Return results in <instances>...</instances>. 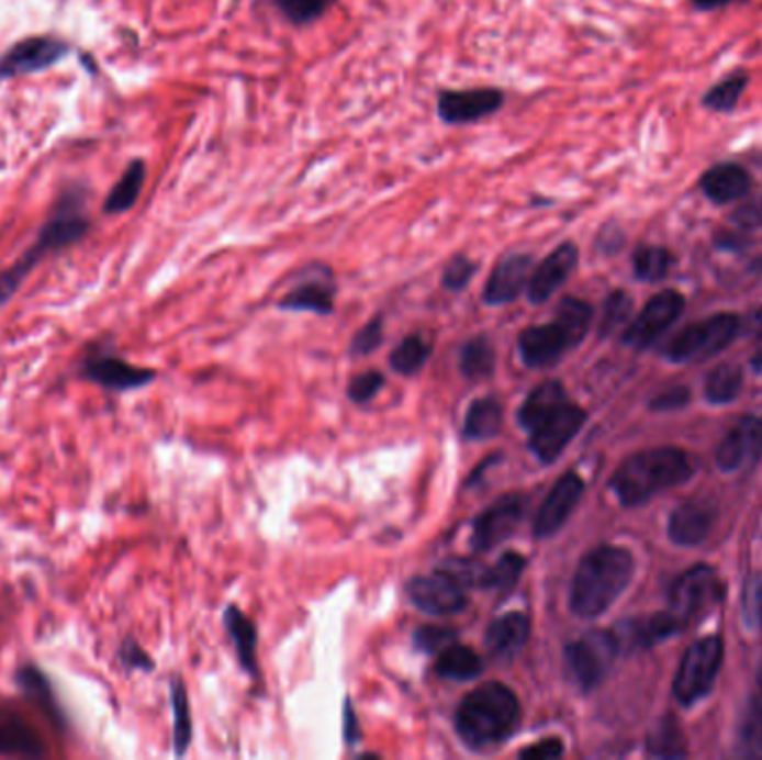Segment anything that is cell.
<instances>
[{
	"mask_svg": "<svg viewBox=\"0 0 762 760\" xmlns=\"http://www.w3.org/2000/svg\"><path fill=\"white\" fill-rule=\"evenodd\" d=\"M86 375L92 382L110 391H132L141 389L155 379V372L147 368H136L119 357H97L86 364Z\"/></svg>",
	"mask_w": 762,
	"mask_h": 760,
	"instance_id": "cell-22",
	"label": "cell"
},
{
	"mask_svg": "<svg viewBox=\"0 0 762 760\" xmlns=\"http://www.w3.org/2000/svg\"><path fill=\"white\" fill-rule=\"evenodd\" d=\"M524 567H526V560L519 554H504L491 569H484L482 586L497 589L502 593L511 591L515 582L519 580Z\"/></svg>",
	"mask_w": 762,
	"mask_h": 760,
	"instance_id": "cell-35",
	"label": "cell"
},
{
	"mask_svg": "<svg viewBox=\"0 0 762 760\" xmlns=\"http://www.w3.org/2000/svg\"><path fill=\"white\" fill-rule=\"evenodd\" d=\"M620 653L614 632H591L564 649L567 673L582 692L595 690Z\"/></svg>",
	"mask_w": 762,
	"mask_h": 760,
	"instance_id": "cell-7",
	"label": "cell"
},
{
	"mask_svg": "<svg viewBox=\"0 0 762 760\" xmlns=\"http://www.w3.org/2000/svg\"><path fill=\"white\" fill-rule=\"evenodd\" d=\"M524 513V500L522 495H504L495 500L473 524L471 547L478 554L491 551L500 543L513 536L519 519Z\"/></svg>",
	"mask_w": 762,
	"mask_h": 760,
	"instance_id": "cell-13",
	"label": "cell"
},
{
	"mask_svg": "<svg viewBox=\"0 0 762 760\" xmlns=\"http://www.w3.org/2000/svg\"><path fill=\"white\" fill-rule=\"evenodd\" d=\"M457 638V632L450 627H437V625H426L415 632V645L426 651V653H439L448 645H452Z\"/></svg>",
	"mask_w": 762,
	"mask_h": 760,
	"instance_id": "cell-46",
	"label": "cell"
},
{
	"mask_svg": "<svg viewBox=\"0 0 762 760\" xmlns=\"http://www.w3.org/2000/svg\"><path fill=\"white\" fill-rule=\"evenodd\" d=\"M720 597H722V582L718 573L707 565H698L690 571H684L671 584L669 612L684 625L698 618L703 612H707L709 606L716 604Z\"/></svg>",
	"mask_w": 762,
	"mask_h": 760,
	"instance_id": "cell-8",
	"label": "cell"
},
{
	"mask_svg": "<svg viewBox=\"0 0 762 760\" xmlns=\"http://www.w3.org/2000/svg\"><path fill=\"white\" fill-rule=\"evenodd\" d=\"M528 636H530V618L526 614L513 612V614L495 618L489 625L484 645L493 658L511 660L526 647Z\"/></svg>",
	"mask_w": 762,
	"mask_h": 760,
	"instance_id": "cell-23",
	"label": "cell"
},
{
	"mask_svg": "<svg viewBox=\"0 0 762 760\" xmlns=\"http://www.w3.org/2000/svg\"><path fill=\"white\" fill-rule=\"evenodd\" d=\"M762 455V417H742L718 444L716 462L722 471L733 473L751 467Z\"/></svg>",
	"mask_w": 762,
	"mask_h": 760,
	"instance_id": "cell-14",
	"label": "cell"
},
{
	"mask_svg": "<svg viewBox=\"0 0 762 760\" xmlns=\"http://www.w3.org/2000/svg\"><path fill=\"white\" fill-rule=\"evenodd\" d=\"M714 517L716 511L709 502H684L669 517V538L680 547H696L709 538Z\"/></svg>",
	"mask_w": 762,
	"mask_h": 760,
	"instance_id": "cell-20",
	"label": "cell"
},
{
	"mask_svg": "<svg viewBox=\"0 0 762 760\" xmlns=\"http://www.w3.org/2000/svg\"><path fill=\"white\" fill-rule=\"evenodd\" d=\"M145 164L143 161H132L130 166H127V170L123 172V177L116 181V186L112 188V192L108 194V199H105V212L108 214H121V212H127L134 203H136V199H138V194H141V190H143V183H145Z\"/></svg>",
	"mask_w": 762,
	"mask_h": 760,
	"instance_id": "cell-30",
	"label": "cell"
},
{
	"mask_svg": "<svg viewBox=\"0 0 762 760\" xmlns=\"http://www.w3.org/2000/svg\"><path fill=\"white\" fill-rule=\"evenodd\" d=\"M504 411L502 404L493 398L475 400L467 413L464 435L469 439H489L502 431Z\"/></svg>",
	"mask_w": 762,
	"mask_h": 760,
	"instance_id": "cell-29",
	"label": "cell"
},
{
	"mask_svg": "<svg viewBox=\"0 0 762 760\" xmlns=\"http://www.w3.org/2000/svg\"><path fill=\"white\" fill-rule=\"evenodd\" d=\"M722 638L707 636L694 642L682 656L673 678V694L682 705H694L711 692L722 664Z\"/></svg>",
	"mask_w": 762,
	"mask_h": 760,
	"instance_id": "cell-5",
	"label": "cell"
},
{
	"mask_svg": "<svg viewBox=\"0 0 762 760\" xmlns=\"http://www.w3.org/2000/svg\"><path fill=\"white\" fill-rule=\"evenodd\" d=\"M740 320L731 313H720L709 320L696 322L684 328L680 335H675L669 346L664 348V355L671 361H705L714 355H718L722 348H727L738 335H740Z\"/></svg>",
	"mask_w": 762,
	"mask_h": 760,
	"instance_id": "cell-6",
	"label": "cell"
},
{
	"mask_svg": "<svg viewBox=\"0 0 762 760\" xmlns=\"http://www.w3.org/2000/svg\"><path fill=\"white\" fill-rule=\"evenodd\" d=\"M567 402V391L560 382H545L538 389H533L528 398L522 402L517 422L528 433L536 428L545 417H549L558 406Z\"/></svg>",
	"mask_w": 762,
	"mask_h": 760,
	"instance_id": "cell-25",
	"label": "cell"
},
{
	"mask_svg": "<svg viewBox=\"0 0 762 760\" xmlns=\"http://www.w3.org/2000/svg\"><path fill=\"white\" fill-rule=\"evenodd\" d=\"M733 3H744V0H692V5H694L696 10H703V12L729 8V5H733Z\"/></svg>",
	"mask_w": 762,
	"mask_h": 760,
	"instance_id": "cell-53",
	"label": "cell"
},
{
	"mask_svg": "<svg viewBox=\"0 0 762 760\" xmlns=\"http://www.w3.org/2000/svg\"><path fill=\"white\" fill-rule=\"evenodd\" d=\"M749 328H751V333H753L755 337H762V309H760V311H755V313L751 315V324H749Z\"/></svg>",
	"mask_w": 762,
	"mask_h": 760,
	"instance_id": "cell-54",
	"label": "cell"
},
{
	"mask_svg": "<svg viewBox=\"0 0 762 760\" xmlns=\"http://www.w3.org/2000/svg\"><path fill=\"white\" fill-rule=\"evenodd\" d=\"M649 751L653 756H684V740L680 736L677 723L662 720L649 736Z\"/></svg>",
	"mask_w": 762,
	"mask_h": 760,
	"instance_id": "cell-41",
	"label": "cell"
},
{
	"mask_svg": "<svg viewBox=\"0 0 762 760\" xmlns=\"http://www.w3.org/2000/svg\"><path fill=\"white\" fill-rule=\"evenodd\" d=\"M564 753V745L560 738H547L540 740L536 745H530L526 749L519 751L522 760H551V758H560Z\"/></svg>",
	"mask_w": 762,
	"mask_h": 760,
	"instance_id": "cell-49",
	"label": "cell"
},
{
	"mask_svg": "<svg viewBox=\"0 0 762 760\" xmlns=\"http://www.w3.org/2000/svg\"><path fill=\"white\" fill-rule=\"evenodd\" d=\"M381 339H384V322H381V317H374L372 322H368L352 339L350 344V350L352 355H370L379 344Z\"/></svg>",
	"mask_w": 762,
	"mask_h": 760,
	"instance_id": "cell-48",
	"label": "cell"
},
{
	"mask_svg": "<svg viewBox=\"0 0 762 760\" xmlns=\"http://www.w3.org/2000/svg\"><path fill=\"white\" fill-rule=\"evenodd\" d=\"M742 389V370L733 364H722L709 372L705 382V398L711 404H727L738 398Z\"/></svg>",
	"mask_w": 762,
	"mask_h": 760,
	"instance_id": "cell-33",
	"label": "cell"
},
{
	"mask_svg": "<svg viewBox=\"0 0 762 760\" xmlns=\"http://www.w3.org/2000/svg\"><path fill=\"white\" fill-rule=\"evenodd\" d=\"M684 311V297L675 290H662L647 301V306L625 333V344L631 348L651 346Z\"/></svg>",
	"mask_w": 762,
	"mask_h": 760,
	"instance_id": "cell-12",
	"label": "cell"
},
{
	"mask_svg": "<svg viewBox=\"0 0 762 760\" xmlns=\"http://www.w3.org/2000/svg\"><path fill=\"white\" fill-rule=\"evenodd\" d=\"M88 219L83 214V194L69 190L54 208V214L45 223L36 244L3 275H0V306L21 288L34 266L41 264L43 257L65 248L74 242H79L88 233Z\"/></svg>",
	"mask_w": 762,
	"mask_h": 760,
	"instance_id": "cell-4",
	"label": "cell"
},
{
	"mask_svg": "<svg viewBox=\"0 0 762 760\" xmlns=\"http://www.w3.org/2000/svg\"><path fill=\"white\" fill-rule=\"evenodd\" d=\"M381 387H384V377L374 370H368V372H361L352 379L350 387H348V395L352 402L363 404V402L372 400L381 391Z\"/></svg>",
	"mask_w": 762,
	"mask_h": 760,
	"instance_id": "cell-47",
	"label": "cell"
},
{
	"mask_svg": "<svg viewBox=\"0 0 762 760\" xmlns=\"http://www.w3.org/2000/svg\"><path fill=\"white\" fill-rule=\"evenodd\" d=\"M19 682H21L23 692H25L32 701H36V703L41 705V709H45L49 716L56 714L54 698H52V690H49V685H47L45 675H43L38 669L25 667V669L21 671V675H19Z\"/></svg>",
	"mask_w": 762,
	"mask_h": 760,
	"instance_id": "cell-43",
	"label": "cell"
},
{
	"mask_svg": "<svg viewBox=\"0 0 762 760\" xmlns=\"http://www.w3.org/2000/svg\"><path fill=\"white\" fill-rule=\"evenodd\" d=\"M694 473L690 455L680 448H649L627 458L612 478L620 504L638 506L653 495L680 487Z\"/></svg>",
	"mask_w": 762,
	"mask_h": 760,
	"instance_id": "cell-2",
	"label": "cell"
},
{
	"mask_svg": "<svg viewBox=\"0 0 762 760\" xmlns=\"http://www.w3.org/2000/svg\"><path fill=\"white\" fill-rule=\"evenodd\" d=\"M591 320H593V309L589 306L586 301L575 299V297H567V299L560 301L556 322H558V324L562 326V331L567 333L571 346L582 344V339H584L586 333H589Z\"/></svg>",
	"mask_w": 762,
	"mask_h": 760,
	"instance_id": "cell-31",
	"label": "cell"
},
{
	"mask_svg": "<svg viewBox=\"0 0 762 760\" xmlns=\"http://www.w3.org/2000/svg\"><path fill=\"white\" fill-rule=\"evenodd\" d=\"M636 571L634 556L623 547L602 545L589 551L571 584V612L578 618H597L629 586Z\"/></svg>",
	"mask_w": 762,
	"mask_h": 760,
	"instance_id": "cell-1",
	"label": "cell"
},
{
	"mask_svg": "<svg viewBox=\"0 0 762 760\" xmlns=\"http://www.w3.org/2000/svg\"><path fill=\"white\" fill-rule=\"evenodd\" d=\"M411 602L428 616H455L467 610L464 586L444 571L419 575L408 582Z\"/></svg>",
	"mask_w": 762,
	"mask_h": 760,
	"instance_id": "cell-11",
	"label": "cell"
},
{
	"mask_svg": "<svg viewBox=\"0 0 762 760\" xmlns=\"http://www.w3.org/2000/svg\"><path fill=\"white\" fill-rule=\"evenodd\" d=\"M428 355H430V344L424 342L419 335H411L393 350L391 366L393 370L402 375H413L428 361Z\"/></svg>",
	"mask_w": 762,
	"mask_h": 760,
	"instance_id": "cell-37",
	"label": "cell"
},
{
	"mask_svg": "<svg viewBox=\"0 0 762 760\" xmlns=\"http://www.w3.org/2000/svg\"><path fill=\"white\" fill-rule=\"evenodd\" d=\"M680 627H682V623L671 612H666V614H653V616H647V618L629 621V623L620 625L614 632V636L618 640L620 651L623 649L636 651V649H649V647L666 640Z\"/></svg>",
	"mask_w": 762,
	"mask_h": 760,
	"instance_id": "cell-21",
	"label": "cell"
},
{
	"mask_svg": "<svg viewBox=\"0 0 762 760\" xmlns=\"http://www.w3.org/2000/svg\"><path fill=\"white\" fill-rule=\"evenodd\" d=\"M747 83H749V79H747L744 74H731V76H727V79H722L718 86H714V88L707 92L705 105H707L709 110H714V112H731V110L738 105V101H740V97H742Z\"/></svg>",
	"mask_w": 762,
	"mask_h": 760,
	"instance_id": "cell-39",
	"label": "cell"
},
{
	"mask_svg": "<svg viewBox=\"0 0 762 760\" xmlns=\"http://www.w3.org/2000/svg\"><path fill=\"white\" fill-rule=\"evenodd\" d=\"M333 286L322 283V281H311L303 283L294 290H290L279 306L283 311H306V313H317V315H330L333 313Z\"/></svg>",
	"mask_w": 762,
	"mask_h": 760,
	"instance_id": "cell-28",
	"label": "cell"
},
{
	"mask_svg": "<svg viewBox=\"0 0 762 760\" xmlns=\"http://www.w3.org/2000/svg\"><path fill=\"white\" fill-rule=\"evenodd\" d=\"M753 368H755L758 372H762V350L753 357Z\"/></svg>",
	"mask_w": 762,
	"mask_h": 760,
	"instance_id": "cell-55",
	"label": "cell"
},
{
	"mask_svg": "<svg viewBox=\"0 0 762 760\" xmlns=\"http://www.w3.org/2000/svg\"><path fill=\"white\" fill-rule=\"evenodd\" d=\"M631 311H634V301H631V297H629L627 292H623V290L614 292L612 297L606 299V303H604V315H602L599 333H602V335H612V333H616V331L629 320Z\"/></svg>",
	"mask_w": 762,
	"mask_h": 760,
	"instance_id": "cell-42",
	"label": "cell"
},
{
	"mask_svg": "<svg viewBox=\"0 0 762 760\" xmlns=\"http://www.w3.org/2000/svg\"><path fill=\"white\" fill-rule=\"evenodd\" d=\"M736 223H740L742 227H758L762 225V201H747L736 214H733Z\"/></svg>",
	"mask_w": 762,
	"mask_h": 760,
	"instance_id": "cell-51",
	"label": "cell"
},
{
	"mask_svg": "<svg viewBox=\"0 0 762 760\" xmlns=\"http://www.w3.org/2000/svg\"><path fill=\"white\" fill-rule=\"evenodd\" d=\"M519 716V701L513 690L502 682H486L462 701L455 727L469 747L489 749L513 736Z\"/></svg>",
	"mask_w": 762,
	"mask_h": 760,
	"instance_id": "cell-3",
	"label": "cell"
},
{
	"mask_svg": "<svg viewBox=\"0 0 762 760\" xmlns=\"http://www.w3.org/2000/svg\"><path fill=\"white\" fill-rule=\"evenodd\" d=\"M740 745L751 756H762V707L751 703L740 723Z\"/></svg>",
	"mask_w": 762,
	"mask_h": 760,
	"instance_id": "cell-44",
	"label": "cell"
},
{
	"mask_svg": "<svg viewBox=\"0 0 762 760\" xmlns=\"http://www.w3.org/2000/svg\"><path fill=\"white\" fill-rule=\"evenodd\" d=\"M533 268H536L533 257L524 253L500 259L484 286V301L489 306H504V303L515 301L526 290Z\"/></svg>",
	"mask_w": 762,
	"mask_h": 760,
	"instance_id": "cell-18",
	"label": "cell"
},
{
	"mask_svg": "<svg viewBox=\"0 0 762 760\" xmlns=\"http://www.w3.org/2000/svg\"><path fill=\"white\" fill-rule=\"evenodd\" d=\"M582 493H584V480L573 471L564 473L553 484V489L549 491L547 500L542 502V506L536 515V524H533V528H536V536L538 538L556 536L558 530L567 524V519L571 517L575 506L580 504Z\"/></svg>",
	"mask_w": 762,
	"mask_h": 760,
	"instance_id": "cell-16",
	"label": "cell"
},
{
	"mask_svg": "<svg viewBox=\"0 0 762 760\" xmlns=\"http://www.w3.org/2000/svg\"><path fill=\"white\" fill-rule=\"evenodd\" d=\"M482 669H484L482 658L471 647L457 645V642L441 649L437 656V662H435L437 675H441L446 680H457V682L478 678L482 673Z\"/></svg>",
	"mask_w": 762,
	"mask_h": 760,
	"instance_id": "cell-26",
	"label": "cell"
},
{
	"mask_svg": "<svg viewBox=\"0 0 762 760\" xmlns=\"http://www.w3.org/2000/svg\"><path fill=\"white\" fill-rule=\"evenodd\" d=\"M0 753L38 756L43 753V747L27 727L19 723H0Z\"/></svg>",
	"mask_w": 762,
	"mask_h": 760,
	"instance_id": "cell-40",
	"label": "cell"
},
{
	"mask_svg": "<svg viewBox=\"0 0 762 760\" xmlns=\"http://www.w3.org/2000/svg\"><path fill=\"white\" fill-rule=\"evenodd\" d=\"M337 0H272L274 10L294 27H306L333 10Z\"/></svg>",
	"mask_w": 762,
	"mask_h": 760,
	"instance_id": "cell-32",
	"label": "cell"
},
{
	"mask_svg": "<svg viewBox=\"0 0 762 760\" xmlns=\"http://www.w3.org/2000/svg\"><path fill=\"white\" fill-rule=\"evenodd\" d=\"M225 629L235 642L242 667L250 673H257V632L239 606H227L225 610Z\"/></svg>",
	"mask_w": 762,
	"mask_h": 760,
	"instance_id": "cell-27",
	"label": "cell"
},
{
	"mask_svg": "<svg viewBox=\"0 0 762 760\" xmlns=\"http://www.w3.org/2000/svg\"><path fill=\"white\" fill-rule=\"evenodd\" d=\"M580 261V250L575 244H560L549 257H545L530 272L526 297L530 303L549 301L558 288L573 275Z\"/></svg>",
	"mask_w": 762,
	"mask_h": 760,
	"instance_id": "cell-17",
	"label": "cell"
},
{
	"mask_svg": "<svg viewBox=\"0 0 762 760\" xmlns=\"http://www.w3.org/2000/svg\"><path fill=\"white\" fill-rule=\"evenodd\" d=\"M121 660L132 667V669H152L155 667V662L149 660V656L134 642V640H127L123 647H121Z\"/></svg>",
	"mask_w": 762,
	"mask_h": 760,
	"instance_id": "cell-50",
	"label": "cell"
},
{
	"mask_svg": "<svg viewBox=\"0 0 762 760\" xmlns=\"http://www.w3.org/2000/svg\"><path fill=\"white\" fill-rule=\"evenodd\" d=\"M67 43L52 36H32L10 47L0 58V79H12L32 71H41L58 63L67 54Z\"/></svg>",
	"mask_w": 762,
	"mask_h": 760,
	"instance_id": "cell-15",
	"label": "cell"
},
{
	"mask_svg": "<svg viewBox=\"0 0 762 760\" xmlns=\"http://www.w3.org/2000/svg\"><path fill=\"white\" fill-rule=\"evenodd\" d=\"M172 712H175V751L181 756L186 753L190 740H192V716H190V701L183 682H172Z\"/></svg>",
	"mask_w": 762,
	"mask_h": 760,
	"instance_id": "cell-36",
	"label": "cell"
},
{
	"mask_svg": "<svg viewBox=\"0 0 762 760\" xmlns=\"http://www.w3.org/2000/svg\"><path fill=\"white\" fill-rule=\"evenodd\" d=\"M344 720H346V727H344V736H346V742H355L359 738V727H357V718H355V712H352V705L350 701H346V709H344Z\"/></svg>",
	"mask_w": 762,
	"mask_h": 760,
	"instance_id": "cell-52",
	"label": "cell"
},
{
	"mask_svg": "<svg viewBox=\"0 0 762 760\" xmlns=\"http://www.w3.org/2000/svg\"><path fill=\"white\" fill-rule=\"evenodd\" d=\"M519 355L528 368H547L556 364L571 346L562 326L553 320L545 326H530L519 335Z\"/></svg>",
	"mask_w": 762,
	"mask_h": 760,
	"instance_id": "cell-19",
	"label": "cell"
},
{
	"mask_svg": "<svg viewBox=\"0 0 762 760\" xmlns=\"http://www.w3.org/2000/svg\"><path fill=\"white\" fill-rule=\"evenodd\" d=\"M586 422V413L569 400L530 431L528 448L545 465L556 462Z\"/></svg>",
	"mask_w": 762,
	"mask_h": 760,
	"instance_id": "cell-9",
	"label": "cell"
},
{
	"mask_svg": "<svg viewBox=\"0 0 762 760\" xmlns=\"http://www.w3.org/2000/svg\"><path fill=\"white\" fill-rule=\"evenodd\" d=\"M701 188L709 201L725 205L742 199L751 188V179L738 164H718L703 175Z\"/></svg>",
	"mask_w": 762,
	"mask_h": 760,
	"instance_id": "cell-24",
	"label": "cell"
},
{
	"mask_svg": "<svg viewBox=\"0 0 762 760\" xmlns=\"http://www.w3.org/2000/svg\"><path fill=\"white\" fill-rule=\"evenodd\" d=\"M478 272V264L464 255H457L455 259H450V264L446 266L444 275H441V286L446 290H464L469 286V281L475 277Z\"/></svg>",
	"mask_w": 762,
	"mask_h": 760,
	"instance_id": "cell-45",
	"label": "cell"
},
{
	"mask_svg": "<svg viewBox=\"0 0 762 760\" xmlns=\"http://www.w3.org/2000/svg\"><path fill=\"white\" fill-rule=\"evenodd\" d=\"M671 264H673V257L669 255V250L658 246H645L634 255V270H636V277L642 281L664 279Z\"/></svg>",
	"mask_w": 762,
	"mask_h": 760,
	"instance_id": "cell-38",
	"label": "cell"
},
{
	"mask_svg": "<svg viewBox=\"0 0 762 760\" xmlns=\"http://www.w3.org/2000/svg\"><path fill=\"white\" fill-rule=\"evenodd\" d=\"M462 372L469 379H484L495 368V350L486 337H475L462 348Z\"/></svg>",
	"mask_w": 762,
	"mask_h": 760,
	"instance_id": "cell-34",
	"label": "cell"
},
{
	"mask_svg": "<svg viewBox=\"0 0 762 760\" xmlns=\"http://www.w3.org/2000/svg\"><path fill=\"white\" fill-rule=\"evenodd\" d=\"M506 94L500 88L441 90L437 94V116L446 125H469L502 110Z\"/></svg>",
	"mask_w": 762,
	"mask_h": 760,
	"instance_id": "cell-10",
	"label": "cell"
}]
</instances>
